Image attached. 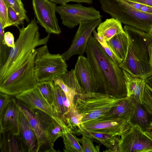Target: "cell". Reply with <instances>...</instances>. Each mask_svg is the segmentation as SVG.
<instances>
[{
    "instance_id": "cell-1",
    "label": "cell",
    "mask_w": 152,
    "mask_h": 152,
    "mask_svg": "<svg viewBox=\"0 0 152 152\" xmlns=\"http://www.w3.org/2000/svg\"><path fill=\"white\" fill-rule=\"evenodd\" d=\"M86 52L99 89L105 94L116 98L126 97L127 90L123 70L91 35L88 41Z\"/></svg>"
},
{
    "instance_id": "cell-2",
    "label": "cell",
    "mask_w": 152,
    "mask_h": 152,
    "mask_svg": "<svg viewBox=\"0 0 152 152\" xmlns=\"http://www.w3.org/2000/svg\"><path fill=\"white\" fill-rule=\"evenodd\" d=\"M124 29L128 35L129 44L126 56L119 66L131 75L145 80L152 75L148 49L152 42V36L148 32L126 25Z\"/></svg>"
},
{
    "instance_id": "cell-3",
    "label": "cell",
    "mask_w": 152,
    "mask_h": 152,
    "mask_svg": "<svg viewBox=\"0 0 152 152\" xmlns=\"http://www.w3.org/2000/svg\"><path fill=\"white\" fill-rule=\"evenodd\" d=\"M37 20L34 18L25 27L19 28V35L14 48H11L8 59L0 67V84L24 64L37 47L46 45L50 34L41 38Z\"/></svg>"
},
{
    "instance_id": "cell-4",
    "label": "cell",
    "mask_w": 152,
    "mask_h": 152,
    "mask_svg": "<svg viewBox=\"0 0 152 152\" xmlns=\"http://www.w3.org/2000/svg\"><path fill=\"white\" fill-rule=\"evenodd\" d=\"M102 10L121 23L149 33L152 14L137 10L124 0H99Z\"/></svg>"
},
{
    "instance_id": "cell-5",
    "label": "cell",
    "mask_w": 152,
    "mask_h": 152,
    "mask_svg": "<svg viewBox=\"0 0 152 152\" xmlns=\"http://www.w3.org/2000/svg\"><path fill=\"white\" fill-rule=\"evenodd\" d=\"M122 98L118 99L105 93L86 92L75 96V108L85 115L83 123L94 120L104 116L116 107Z\"/></svg>"
},
{
    "instance_id": "cell-6",
    "label": "cell",
    "mask_w": 152,
    "mask_h": 152,
    "mask_svg": "<svg viewBox=\"0 0 152 152\" xmlns=\"http://www.w3.org/2000/svg\"><path fill=\"white\" fill-rule=\"evenodd\" d=\"M34 72L38 83L53 82L67 72L68 66L61 55L52 54L46 45L36 49Z\"/></svg>"
},
{
    "instance_id": "cell-7",
    "label": "cell",
    "mask_w": 152,
    "mask_h": 152,
    "mask_svg": "<svg viewBox=\"0 0 152 152\" xmlns=\"http://www.w3.org/2000/svg\"><path fill=\"white\" fill-rule=\"evenodd\" d=\"M36 49L26 61L0 84V91L10 96H15L35 87L38 82L34 72Z\"/></svg>"
},
{
    "instance_id": "cell-8",
    "label": "cell",
    "mask_w": 152,
    "mask_h": 152,
    "mask_svg": "<svg viewBox=\"0 0 152 152\" xmlns=\"http://www.w3.org/2000/svg\"><path fill=\"white\" fill-rule=\"evenodd\" d=\"M56 10L60 17L62 24L70 28H74L81 21L96 20L102 17L99 12L93 7L84 6L80 3L57 6Z\"/></svg>"
},
{
    "instance_id": "cell-9",
    "label": "cell",
    "mask_w": 152,
    "mask_h": 152,
    "mask_svg": "<svg viewBox=\"0 0 152 152\" xmlns=\"http://www.w3.org/2000/svg\"><path fill=\"white\" fill-rule=\"evenodd\" d=\"M32 3L37 23L48 34H60L61 30L56 14V4L48 0H32Z\"/></svg>"
},
{
    "instance_id": "cell-10",
    "label": "cell",
    "mask_w": 152,
    "mask_h": 152,
    "mask_svg": "<svg viewBox=\"0 0 152 152\" xmlns=\"http://www.w3.org/2000/svg\"><path fill=\"white\" fill-rule=\"evenodd\" d=\"M102 22L101 19H99L80 22L70 46L61 54L64 61L69 60L75 55L83 56L86 52L87 43L92 33Z\"/></svg>"
},
{
    "instance_id": "cell-11",
    "label": "cell",
    "mask_w": 152,
    "mask_h": 152,
    "mask_svg": "<svg viewBox=\"0 0 152 152\" xmlns=\"http://www.w3.org/2000/svg\"><path fill=\"white\" fill-rule=\"evenodd\" d=\"M121 152H152V140L139 127L131 126L121 136Z\"/></svg>"
},
{
    "instance_id": "cell-12",
    "label": "cell",
    "mask_w": 152,
    "mask_h": 152,
    "mask_svg": "<svg viewBox=\"0 0 152 152\" xmlns=\"http://www.w3.org/2000/svg\"><path fill=\"white\" fill-rule=\"evenodd\" d=\"M130 118L102 117L83 123L85 129L114 136H122L131 126Z\"/></svg>"
},
{
    "instance_id": "cell-13",
    "label": "cell",
    "mask_w": 152,
    "mask_h": 152,
    "mask_svg": "<svg viewBox=\"0 0 152 152\" xmlns=\"http://www.w3.org/2000/svg\"><path fill=\"white\" fill-rule=\"evenodd\" d=\"M17 99L30 109H39L56 120L63 127L66 123L57 113L53 107L36 87L25 91L15 96Z\"/></svg>"
},
{
    "instance_id": "cell-14",
    "label": "cell",
    "mask_w": 152,
    "mask_h": 152,
    "mask_svg": "<svg viewBox=\"0 0 152 152\" xmlns=\"http://www.w3.org/2000/svg\"><path fill=\"white\" fill-rule=\"evenodd\" d=\"M74 70L78 83L86 93L97 92L99 87L87 58L79 56Z\"/></svg>"
},
{
    "instance_id": "cell-15",
    "label": "cell",
    "mask_w": 152,
    "mask_h": 152,
    "mask_svg": "<svg viewBox=\"0 0 152 152\" xmlns=\"http://www.w3.org/2000/svg\"><path fill=\"white\" fill-rule=\"evenodd\" d=\"M20 111L18 102L11 98L3 115L0 118V133L10 132L14 136H19Z\"/></svg>"
},
{
    "instance_id": "cell-16",
    "label": "cell",
    "mask_w": 152,
    "mask_h": 152,
    "mask_svg": "<svg viewBox=\"0 0 152 152\" xmlns=\"http://www.w3.org/2000/svg\"><path fill=\"white\" fill-rule=\"evenodd\" d=\"M19 103L21 110L27 117L36 134L37 141V152L48 147L49 152H55L52 148L43 126L33 109H30L22 103Z\"/></svg>"
},
{
    "instance_id": "cell-17",
    "label": "cell",
    "mask_w": 152,
    "mask_h": 152,
    "mask_svg": "<svg viewBox=\"0 0 152 152\" xmlns=\"http://www.w3.org/2000/svg\"><path fill=\"white\" fill-rule=\"evenodd\" d=\"M79 135H84L95 141L103 145L108 149L104 152H120V136H114L96 130L86 129L82 127L80 130L73 133Z\"/></svg>"
},
{
    "instance_id": "cell-18",
    "label": "cell",
    "mask_w": 152,
    "mask_h": 152,
    "mask_svg": "<svg viewBox=\"0 0 152 152\" xmlns=\"http://www.w3.org/2000/svg\"><path fill=\"white\" fill-rule=\"evenodd\" d=\"M20 110L19 137L24 143L27 151L37 152V141L36 134L27 117L20 109Z\"/></svg>"
},
{
    "instance_id": "cell-19",
    "label": "cell",
    "mask_w": 152,
    "mask_h": 152,
    "mask_svg": "<svg viewBox=\"0 0 152 152\" xmlns=\"http://www.w3.org/2000/svg\"><path fill=\"white\" fill-rule=\"evenodd\" d=\"M131 99L133 103L134 110L129 119L130 125L131 126L138 127L144 132L148 131L152 129V115L142 104L134 99Z\"/></svg>"
},
{
    "instance_id": "cell-20",
    "label": "cell",
    "mask_w": 152,
    "mask_h": 152,
    "mask_svg": "<svg viewBox=\"0 0 152 152\" xmlns=\"http://www.w3.org/2000/svg\"><path fill=\"white\" fill-rule=\"evenodd\" d=\"M106 42L115 61L118 64H121L125 59L127 52L129 44L127 34L125 31L117 34Z\"/></svg>"
},
{
    "instance_id": "cell-21",
    "label": "cell",
    "mask_w": 152,
    "mask_h": 152,
    "mask_svg": "<svg viewBox=\"0 0 152 152\" xmlns=\"http://www.w3.org/2000/svg\"><path fill=\"white\" fill-rule=\"evenodd\" d=\"M125 80L127 96L142 104L146 84L145 80L133 76L123 70Z\"/></svg>"
},
{
    "instance_id": "cell-22",
    "label": "cell",
    "mask_w": 152,
    "mask_h": 152,
    "mask_svg": "<svg viewBox=\"0 0 152 152\" xmlns=\"http://www.w3.org/2000/svg\"><path fill=\"white\" fill-rule=\"evenodd\" d=\"M97 32L107 41L115 35L125 32L121 22L118 20L111 18L101 22L97 28Z\"/></svg>"
},
{
    "instance_id": "cell-23",
    "label": "cell",
    "mask_w": 152,
    "mask_h": 152,
    "mask_svg": "<svg viewBox=\"0 0 152 152\" xmlns=\"http://www.w3.org/2000/svg\"><path fill=\"white\" fill-rule=\"evenodd\" d=\"M134 110L132 99L127 96L123 98L118 104L103 117L130 118Z\"/></svg>"
},
{
    "instance_id": "cell-24",
    "label": "cell",
    "mask_w": 152,
    "mask_h": 152,
    "mask_svg": "<svg viewBox=\"0 0 152 152\" xmlns=\"http://www.w3.org/2000/svg\"><path fill=\"white\" fill-rule=\"evenodd\" d=\"M64 144V152H84L82 146L80 144L79 138L73 134L67 124L61 127Z\"/></svg>"
},
{
    "instance_id": "cell-25",
    "label": "cell",
    "mask_w": 152,
    "mask_h": 152,
    "mask_svg": "<svg viewBox=\"0 0 152 152\" xmlns=\"http://www.w3.org/2000/svg\"><path fill=\"white\" fill-rule=\"evenodd\" d=\"M85 115L80 113L75 106H70L69 112L65 117V122L67 126L73 133L81 129L83 126L82 119Z\"/></svg>"
},
{
    "instance_id": "cell-26",
    "label": "cell",
    "mask_w": 152,
    "mask_h": 152,
    "mask_svg": "<svg viewBox=\"0 0 152 152\" xmlns=\"http://www.w3.org/2000/svg\"><path fill=\"white\" fill-rule=\"evenodd\" d=\"M52 107L55 112L65 121V111L61 96V87L53 82Z\"/></svg>"
},
{
    "instance_id": "cell-27",
    "label": "cell",
    "mask_w": 152,
    "mask_h": 152,
    "mask_svg": "<svg viewBox=\"0 0 152 152\" xmlns=\"http://www.w3.org/2000/svg\"><path fill=\"white\" fill-rule=\"evenodd\" d=\"M60 77L66 84L76 91L77 95L80 96L86 93L78 83L74 69H71Z\"/></svg>"
},
{
    "instance_id": "cell-28",
    "label": "cell",
    "mask_w": 152,
    "mask_h": 152,
    "mask_svg": "<svg viewBox=\"0 0 152 152\" xmlns=\"http://www.w3.org/2000/svg\"><path fill=\"white\" fill-rule=\"evenodd\" d=\"M7 7H11L16 12L19 17L23 21L27 23L30 21L27 15L26 10L22 1L19 0H3Z\"/></svg>"
},
{
    "instance_id": "cell-29",
    "label": "cell",
    "mask_w": 152,
    "mask_h": 152,
    "mask_svg": "<svg viewBox=\"0 0 152 152\" xmlns=\"http://www.w3.org/2000/svg\"><path fill=\"white\" fill-rule=\"evenodd\" d=\"M36 87L39 90L44 98L52 107L54 88L53 82L38 83Z\"/></svg>"
},
{
    "instance_id": "cell-30",
    "label": "cell",
    "mask_w": 152,
    "mask_h": 152,
    "mask_svg": "<svg viewBox=\"0 0 152 152\" xmlns=\"http://www.w3.org/2000/svg\"><path fill=\"white\" fill-rule=\"evenodd\" d=\"M4 29L0 22V67L3 66L8 58L11 48L5 44L4 35Z\"/></svg>"
},
{
    "instance_id": "cell-31",
    "label": "cell",
    "mask_w": 152,
    "mask_h": 152,
    "mask_svg": "<svg viewBox=\"0 0 152 152\" xmlns=\"http://www.w3.org/2000/svg\"><path fill=\"white\" fill-rule=\"evenodd\" d=\"M53 82L55 84L59 86L63 90L70 102V106H75V97L76 95H77L76 91L66 84L60 76L56 78L54 80Z\"/></svg>"
},
{
    "instance_id": "cell-32",
    "label": "cell",
    "mask_w": 152,
    "mask_h": 152,
    "mask_svg": "<svg viewBox=\"0 0 152 152\" xmlns=\"http://www.w3.org/2000/svg\"><path fill=\"white\" fill-rule=\"evenodd\" d=\"M142 104L152 115V88L146 83L144 91Z\"/></svg>"
},
{
    "instance_id": "cell-33",
    "label": "cell",
    "mask_w": 152,
    "mask_h": 152,
    "mask_svg": "<svg viewBox=\"0 0 152 152\" xmlns=\"http://www.w3.org/2000/svg\"><path fill=\"white\" fill-rule=\"evenodd\" d=\"M79 140L82 144L84 152H99L100 151V145L94 146L93 141L89 138L83 135Z\"/></svg>"
},
{
    "instance_id": "cell-34",
    "label": "cell",
    "mask_w": 152,
    "mask_h": 152,
    "mask_svg": "<svg viewBox=\"0 0 152 152\" xmlns=\"http://www.w3.org/2000/svg\"><path fill=\"white\" fill-rule=\"evenodd\" d=\"M0 22L4 29L10 26L8 13V7L3 0H0Z\"/></svg>"
},
{
    "instance_id": "cell-35",
    "label": "cell",
    "mask_w": 152,
    "mask_h": 152,
    "mask_svg": "<svg viewBox=\"0 0 152 152\" xmlns=\"http://www.w3.org/2000/svg\"><path fill=\"white\" fill-rule=\"evenodd\" d=\"M8 17L10 26H14L18 28L19 25L23 24V21L18 15L15 11L11 7H8Z\"/></svg>"
},
{
    "instance_id": "cell-36",
    "label": "cell",
    "mask_w": 152,
    "mask_h": 152,
    "mask_svg": "<svg viewBox=\"0 0 152 152\" xmlns=\"http://www.w3.org/2000/svg\"><path fill=\"white\" fill-rule=\"evenodd\" d=\"M10 96L0 93V118L3 115L11 99Z\"/></svg>"
},
{
    "instance_id": "cell-37",
    "label": "cell",
    "mask_w": 152,
    "mask_h": 152,
    "mask_svg": "<svg viewBox=\"0 0 152 152\" xmlns=\"http://www.w3.org/2000/svg\"><path fill=\"white\" fill-rule=\"evenodd\" d=\"M4 39L6 44L11 48H14L15 46L14 37L13 34L10 31L5 32Z\"/></svg>"
},
{
    "instance_id": "cell-38",
    "label": "cell",
    "mask_w": 152,
    "mask_h": 152,
    "mask_svg": "<svg viewBox=\"0 0 152 152\" xmlns=\"http://www.w3.org/2000/svg\"><path fill=\"white\" fill-rule=\"evenodd\" d=\"M50 1L58 4L60 5H62L67 3L70 2H75L78 3H84L88 4H92L93 3V0H48Z\"/></svg>"
},
{
    "instance_id": "cell-39",
    "label": "cell",
    "mask_w": 152,
    "mask_h": 152,
    "mask_svg": "<svg viewBox=\"0 0 152 152\" xmlns=\"http://www.w3.org/2000/svg\"><path fill=\"white\" fill-rule=\"evenodd\" d=\"M60 92L65 109L66 115L68 114L69 112L70 106V103L64 92L61 88H60Z\"/></svg>"
},
{
    "instance_id": "cell-40",
    "label": "cell",
    "mask_w": 152,
    "mask_h": 152,
    "mask_svg": "<svg viewBox=\"0 0 152 152\" xmlns=\"http://www.w3.org/2000/svg\"><path fill=\"white\" fill-rule=\"evenodd\" d=\"M94 37L99 42L102 48L108 46L106 41L104 39L99 35L95 29L93 31Z\"/></svg>"
},
{
    "instance_id": "cell-41",
    "label": "cell",
    "mask_w": 152,
    "mask_h": 152,
    "mask_svg": "<svg viewBox=\"0 0 152 152\" xmlns=\"http://www.w3.org/2000/svg\"><path fill=\"white\" fill-rule=\"evenodd\" d=\"M140 4L152 8V0H124Z\"/></svg>"
},
{
    "instance_id": "cell-42",
    "label": "cell",
    "mask_w": 152,
    "mask_h": 152,
    "mask_svg": "<svg viewBox=\"0 0 152 152\" xmlns=\"http://www.w3.org/2000/svg\"><path fill=\"white\" fill-rule=\"evenodd\" d=\"M149 58V63L152 74V42L150 44L148 47Z\"/></svg>"
},
{
    "instance_id": "cell-43",
    "label": "cell",
    "mask_w": 152,
    "mask_h": 152,
    "mask_svg": "<svg viewBox=\"0 0 152 152\" xmlns=\"http://www.w3.org/2000/svg\"><path fill=\"white\" fill-rule=\"evenodd\" d=\"M146 83L152 88V75L145 80Z\"/></svg>"
},
{
    "instance_id": "cell-44",
    "label": "cell",
    "mask_w": 152,
    "mask_h": 152,
    "mask_svg": "<svg viewBox=\"0 0 152 152\" xmlns=\"http://www.w3.org/2000/svg\"><path fill=\"white\" fill-rule=\"evenodd\" d=\"M144 133L152 140V128L148 131L145 132Z\"/></svg>"
},
{
    "instance_id": "cell-45",
    "label": "cell",
    "mask_w": 152,
    "mask_h": 152,
    "mask_svg": "<svg viewBox=\"0 0 152 152\" xmlns=\"http://www.w3.org/2000/svg\"><path fill=\"white\" fill-rule=\"evenodd\" d=\"M149 33L152 36V28L150 30Z\"/></svg>"
},
{
    "instance_id": "cell-46",
    "label": "cell",
    "mask_w": 152,
    "mask_h": 152,
    "mask_svg": "<svg viewBox=\"0 0 152 152\" xmlns=\"http://www.w3.org/2000/svg\"><path fill=\"white\" fill-rule=\"evenodd\" d=\"M151 127H152V123H151Z\"/></svg>"
},
{
    "instance_id": "cell-47",
    "label": "cell",
    "mask_w": 152,
    "mask_h": 152,
    "mask_svg": "<svg viewBox=\"0 0 152 152\" xmlns=\"http://www.w3.org/2000/svg\"><path fill=\"white\" fill-rule=\"evenodd\" d=\"M19 0L20 1H21V0Z\"/></svg>"
}]
</instances>
